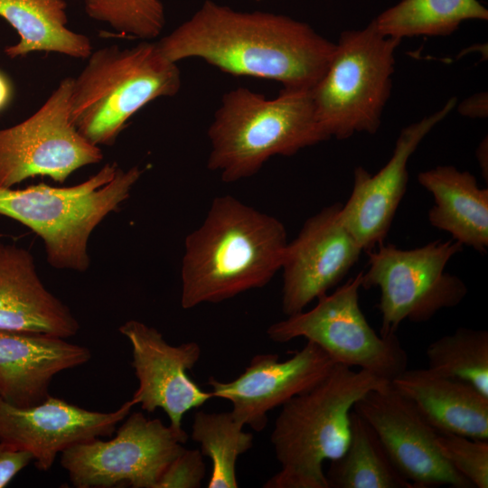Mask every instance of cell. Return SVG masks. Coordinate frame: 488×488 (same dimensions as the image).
Wrapping results in <instances>:
<instances>
[{
    "label": "cell",
    "instance_id": "obj_1",
    "mask_svg": "<svg viewBox=\"0 0 488 488\" xmlns=\"http://www.w3.org/2000/svg\"><path fill=\"white\" fill-rule=\"evenodd\" d=\"M169 61L197 58L234 76L312 89L332 60L335 42L308 23L264 11H239L206 0L156 42Z\"/></svg>",
    "mask_w": 488,
    "mask_h": 488
},
{
    "label": "cell",
    "instance_id": "obj_2",
    "mask_svg": "<svg viewBox=\"0 0 488 488\" xmlns=\"http://www.w3.org/2000/svg\"><path fill=\"white\" fill-rule=\"evenodd\" d=\"M284 224L231 195L215 198L185 239L181 305L220 303L265 286L281 269Z\"/></svg>",
    "mask_w": 488,
    "mask_h": 488
},
{
    "label": "cell",
    "instance_id": "obj_3",
    "mask_svg": "<svg viewBox=\"0 0 488 488\" xmlns=\"http://www.w3.org/2000/svg\"><path fill=\"white\" fill-rule=\"evenodd\" d=\"M208 137L207 166L227 183L256 174L275 155L292 156L330 139L316 118L311 89L283 88L267 99L245 87L223 94Z\"/></svg>",
    "mask_w": 488,
    "mask_h": 488
},
{
    "label": "cell",
    "instance_id": "obj_4",
    "mask_svg": "<svg viewBox=\"0 0 488 488\" xmlns=\"http://www.w3.org/2000/svg\"><path fill=\"white\" fill-rule=\"evenodd\" d=\"M389 382L367 371L335 364L311 389L282 407L270 440L280 470L265 488H328L323 464L348 447L354 404Z\"/></svg>",
    "mask_w": 488,
    "mask_h": 488
},
{
    "label": "cell",
    "instance_id": "obj_5",
    "mask_svg": "<svg viewBox=\"0 0 488 488\" xmlns=\"http://www.w3.org/2000/svg\"><path fill=\"white\" fill-rule=\"evenodd\" d=\"M143 171L106 164L86 181L70 187L45 183L0 188V214L34 231L44 243L48 263L58 269L86 271L88 243L94 229L120 204Z\"/></svg>",
    "mask_w": 488,
    "mask_h": 488
},
{
    "label": "cell",
    "instance_id": "obj_6",
    "mask_svg": "<svg viewBox=\"0 0 488 488\" xmlns=\"http://www.w3.org/2000/svg\"><path fill=\"white\" fill-rule=\"evenodd\" d=\"M87 59L73 78L70 118L98 146L113 145L136 112L156 99L175 96L181 89L177 63L165 58L156 42L104 46Z\"/></svg>",
    "mask_w": 488,
    "mask_h": 488
},
{
    "label": "cell",
    "instance_id": "obj_7",
    "mask_svg": "<svg viewBox=\"0 0 488 488\" xmlns=\"http://www.w3.org/2000/svg\"><path fill=\"white\" fill-rule=\"evenodd\" d=\"M399 43L382 35L372 21L341 33L327 70L311 89L316 118L329 138L379 130Z\"/></svg>",
    "mask_w": 488,
    "mask_h": 488
},
{
    "label": "cell",
    "instance_id": "obj_8",
    "mask_svg": "<svg viewBox=\"0 0 488 488\" xmlns=\"http://www.w3.org/2000/svg\"><path fill=\"white\" fill-rule=\"evenodd\" d=\"M462 250L463 246L451 239L410 249L381 243L366 251L368 268L362 271L361 288L380 289L382 336L396 334L405 320L427 322L464 300L466 285L446 271L447 263Z\"/></svg>",
    "mask_w": 488,
    "mask_h": 488
},
{
    "label": "cell",
    "instance_id": "obj_9",
    "mask_svg": "<svg viewBox=\"0 0 488 488\" xmlns=\"http://www.w3.org/2000/svg\"><path fill=\"white\" fill-rule=\"evenodd\" d=\"M362 271L301 311L272 324L269 339L287 343L304 337L320 346L336 364L358 367L388 381L408 369V354L396 334L382 336L371 326L359 304Z\"/></svg>",
    "mask_w": 488,
    "mask_h": 488
},
{
    "label": "cell",
    "instance_id": "obj_10",
    "mask_svg": "<svg viewBox=\"0 0 488 488\" xmlns=\"http://www.w3.org/2000/svg\"><path fill=\"white\" fill-rule=\"evenodd\" d=\"M187 440L183 429L135 412L112 439L75 444L61 453L60 463L77 488H156Z\"/></svg>",
    "mask_w": 488,
    "mask_h": 488
},
{
    "label": "cell",
    "instance_id": "obj_11",
    "mask_svg": "<svg viewBox=\"0 0 488 488\" xmlns=\"http://www.w3.org/2000/svg\"><path fill=\"white\" fill-rule=\"evenodd\" d=\"M72 87L73 78H64L32 116L0 129V188L37 175L64 183L79 168L102 161L100 148L71 121Z\"/></svg>",
    "mask_w": 488,
    "mask_h": 488
},
{
    "label": "cell",
    "instance_id": "obj_12",
    "mask_svg": "<svg viewBox=\"0 0 488 488\" xmlns=\"http://www.w3.org/2000/svg\"><path fill=\"white\" fill-rule=\"evenodd\" d=\"M352 409L371 426L392 464L415 488H474L441 455L438 432L390 382L367 392Z\"/></svg>",
    "mask_w": 488,
    "mask_h": 488
},
{
    "label": "cell",
    "instance_id": "obj_13",
    "mask_svg": "<svg viewBox=\"0 0 488 488\" xmlns=\"http://www.w3.org/2000/svg\"><path fill=\"white\" fill-rule=\"evenodd\" d=\"M341 205L333 203L309 217L298 235L286 244L281 266V307L287 316L327 294L363 252L340 219Z\"/></svg>",
    "mask_w": 488,
    "mask_h": 488
},
{
    "label": "cell",
    "instance_id": "obj_14",
    "mask_svg": "<svg viewBox=\"0 0 488 488\" xmlns=\"http://www.w3.org/2000/svg\"><path fill=\"white\" fill-rule=\"evenodd\" d=\"M118 331L131 344V365L138 380L131 399L149 413L162 408L170 426L183 429V415L213 398L187 373L201 357L200 345L195 342L171 345L158 330L137 320L124 323Z\"/></svg>",
    "mask_w": 488,
    "mask_h": 488
},
{
    "label": "cell",
    "instance_id": "obj_15",
    "mask_svg": "<svg viewBox=\"0 0 488 488\" xmlns=\"http://www.w3.org/2000/svg\"><path fill=\"white\" fill-rule=\"evenodd\" d=\"M456 102V98H451L439 110L403 127L391 157L375 174L362 166L354 169L352 189L339 215L363 251L384 243L407 190L410 156Z\"/></svg>",
    "mask_w": 488,
    "mask_h": 488
},
{
    "label": "cell",
    "instance_id": "obj_16",
    "mask_svg": "<svg viewBox=\"0 0 488 488\" xmlns=\"http://www.w3.org/2000/svg\"><path fill=\"white\" fill-rule=\"evenodd\" d=\"M278 359L277 354H257L235 380L220 381L211 377L208 380L213 398L229 400L235 418L257 432L267 427L271 409L314 388L336 364L310 341L289 359Z\"/></svg>",
    "mask_w": 488,
    "mask_h": 488
},
{
    "label": "cell",
    "instance_id": "obj_17",
    "mask_svg": "<svg viewBox=\"0 0 488 488\" xmlns=\"http://www.w3.org/2000/svg\"><path fill=\"white\" fill-rule=\"evenodd\" d=\"M131 399L110 412L92 411L50 396L42 402L18 407L0 397V440L33 455L39 471H49L68 447L109 436L135 406Z\"/></svg>",
    "mask_w": 488,
    "mask_h": 488
},
{
    "label": "cell",
    "instance_id": "obj_18",
    "mask_svg": "<svg viewBox=\"0 0 488 488\" xmlns=\"http://www.w3.org/2000/svg\"><path fill=\"white\" fill-rule=\"evenodd\" d=\"M90 358L89 348L65 338L0 329V397L18 407L39 404L54 376Z\"/></svg>",
    "mask_w": 488,
    "mask_h": 488
},
{
    "label": "cell",
    "instance_id": "obj_19",
    "mask_svg": "<svg viewBox=\"0 0 488 488\" xmlns=\"http://www.w3.org/2000/svg\"><path fill=\"white\" fill-rule=\"evenodd\" d=\"M0 329L68 339L80 324L70 308L40 279L33 256L0 241Z\"/></svg>",
    "mask_w": 488,
    "mask_h": 488
},
{
    "label": "cell",
    "instance_id": "obj_20",
    "mask_svg": "<svg viewBox=\"0 0 488 488\" xmlns=\"http://www.w3.org/2000/svg\"><path fill=\"white\" fill-rule=\"evenodd\" d=\"M390 383L437 432L488 440V398L472 385L428 369H407Z\"/></svg>",
    "mask_w": 488,
    "mask_h": 488
},
{
    "label": "cell",
    "instance_id": "obj_21",
    "mask_svg": "<svg viewBox=\"0 0 488 488\" xmlns=\"http://www.w3.org/2000/svg\"><path fill=\"white\" fill-rule=\"evenodd\" d=\"M418 183L431 193L429 223L450 234L463 247L485 254L488 249V189L475 176L453 165H437L418 174Z\"/></svg>",
    "mask_w": 488,
    "mask_h": 488
},
{
    "label": "cell",
    "instance_id": "obj_22",
    "mask_svg": "<svg viewBox=\"0 0 488 488\" xmlns=\"http://www.w3.org/2000/svg\"><path fill=\"white\" fill-rule=\"evenodd\" d=\"M0 16L20 38L5 49L10 58L47 52L87 59L92 52L88 36L68 28L65 0H0Z\"/></svg>",
    "mask_w": 488,
    "mask_h": 488
},
{
    "label": "cell",
    "instance_id": "obj_23",
    "mask_svg": "<svg viewBox=\"0 0 488 488\" xmlns=\"http://www.w3.org/2000/svg\"><path fill=\"white\" fill-rule=\"evenodd\" d=\"M348 447L331 461L328 488H415L395 467L371 426L353 409Z\"/></svg>",
    "mask_w": 488,
    "mask_h": 488
},
{
    "label": "cell",
    "instance_id": "obj_24",
    "mask_svg": "<svg viewBox=\"0 0 488 488\" xmlns=\"http://www.w3.org/2000/svg\"><path fill=\"white\" fill-rule=\"evenodd\" d=\"M467 20H488L478 0H401L375 17L378 31L401 42L417 36H447Z\"/></svg>",
    "mask_w": 488,
    "mask_h": 488
},
{
    "label": "cell",
    "instance_id": "obj_25",
    "mask_svg": "<svg viewBox=\"0 0 488 488\" xmlns=\"http://www.w3.org/2000/svg\"><path fill=\"white\" fill-rule=\"evenodd\" d=\"M231 411H197L193 415L192 438L201 453L211 461L209 488H237L236 463L252 447L253 435L243 430Z\"/></svg>",
    "mask_w": 488,
    "mask_h": 488
},
{
    "label": "cell",
    "instance_id": "obj_26",
    "mask_svg": "<svg viewBox=\"0 0 488 488\" xmlns=\"http://www.w3.org/2000/svg\"><path fill=\"white\" fill-rule=\"evenodd\" d=\"M432 372L465 381L488 398V332L465 327L432 342L426 351Z\"/></svg>",
    "mask_w": 488,
    "mask_h": 488
},
{
    "label": "cell",
    "instance_id": "obj_27",
    "mask_svg": "<svg viewBox=\"0 0 488 488\" xmlns=\"http://www.w3.org/2000/svg\"><path fill=\"white\" fill-rule=\"evenodd\" d=\"M83 6L90 19L107 23L123 36L152 40L165 25L160 0H83Z\"/></svg>",
    "mask_w": 488,
    "mask_h": 488
},
{
    "label": "cell",
    "instance_id": "obj_28",
    "mask_svg": "<svg viewBox=\"0 0 488 488\" xmlns=\"http://www.w3.org/2000/svg\"><path fill=\"white\" fill-rule=\"evenodd\" d=\"M437 447L443 457L474 487H488V440L439 433Z\"/></svg>",
    "mask_w": 488,
    "mask_h": 488
},
{
    "label": "cell",
    "instance_id": "obj_29",
    "mask_svg": "<svg viewBox=\"0 0 488 488\" xmlns=\"http://www.w3.org/2000/svg\"><path fill=\"white\" fill-rule=\"evenodd\" d=\"M203 455L184 449L165 469L156 488H199L205 476Z\"/></svg>",
    "mask_w": 488,
    "mask_h": 488
},
{
    "label": "cell",
    "instance_id": "obj_30",
    "mask_svg": "<svg viewBox=\"0 0 488 488\" xmlns=\"http://www.w3.org/2000/svg\"><path fill=\"white\" fill-rule=\"evenodd\" d=\"M32 461L33 455L30 452L0 440V488L6 487Z\"/></svg>",
    "mask_w": 488,
    "mask_h": 488
},
{
    "label": "cell",
    "instance_id": "obj_31",
    "mask_svg": "<svg viewBox=\"0 0 488 488\" xmlns=\"http://www.w3.org/2000/svg\"><path fill=\"white\" fill-rule=\"evenodd\" d=\"M457 110L462 116L471 118H486L488 115L487 92L476 93L462 101Z\"/></svg>",
    "mask_w": 488,
    "mask_h": 488
},
{
    "label": "cell",
    "instance_id": "obj_32",
    "mask_svg": "<svg viewBox=\"0 0 488 488\" xmlns=\"http://www.w3.org/2000/svg\"><path fill=\"white\" fill-rule=\"evenodd\" d=\"M487 137L483 139L478 145L476 149V158L479 163L480 168L482 170V174L483 178L485 177V180H487V174H488V166H487Z\"/></svg>",
    "mask_w": 488,
    "mask_h": 488
},
{
    "label": "cell",
    "instance_id": "obj_33",
    "mask_svg": "<svg viewBox=\"0 0 488 488\" xmlns=\"http://www.w3.org/2000/svg\"><path fill=\"white\" fill-rule=\"evenodd\" d=\"M10 98V86L6 79L0 73V109L7 103Z\"/></svg>",
    "mask_w": 488,
    "mask_h": 488
},
{
    "label": "cell",
    "instance_id": "obj_34",
    "mask_svg": "<svg viewBox=\"0 0 488 488\" xmlns=\"http://www.w3.org/2000/svg\"><path fill=\"white\" fill-rule=\"evenodd\" d=\"M251 1L260 2V1H264V0H251Z\"/></svg>",
    "mask_w": 488,
    "mask_h": 488
}]
</instances>
